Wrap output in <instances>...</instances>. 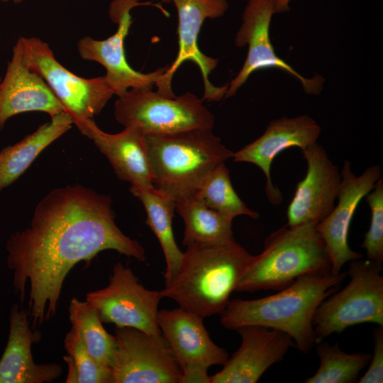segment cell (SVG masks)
<instances>
[{
	"mask_svg": "<svg viewBox=\"0 0 383 383\" xmlns=\"http://www.w3.org/2000/svg\"><path fill=\"white\" fill-rule=\"evenodd\" d=\"M115 218L110 196L79 184L67 186L43 197L29 226L10 235L7 267L21 302L29 284L33 328L55 316L64 281L79 262L106 250L145 260L143 247L120 230Z\"/></svg>",
	"mask_w": 383,
	"mask_h": 383,
	"instance_id": "6da1fadb",
	"label": "cell"
},
{
	"mask_svg": "<svg viewBox=\"0 0 383 383\" xmlns=\"http://www.w3.org/2000/svg\"><path fill=\"white\" fill-rule=\"evenodd\" d=\"M346 274L313 272L299 276L277 294L252 300H230L221 313V323L234 331L245 326L282 331L291 336L300 352L309 353L316 341L312 323L316 310L337 291Z\"/></svg>",
	"mask_w": 383,
	"mask_h": 383,
	"instance_id": "7a4b0ae2",
	"label": "cell"
},
{
	"mask_svg": "<svg viewBox=\"0 0 383 383\" xmlns=\"http://www.w3.org/2000/svg\"><path fill=\"white\" fill-rule=\"evenodd\" d=\"M253 257L235 240L189 245L176 274L160 294L203 318L221 314Z\"/></svg>",
	"mask_w": 383,
	"mask_h": 383,
	"instance_id": "3957f363",
	"label": "cell"
},
{
	"mask_svg": "<svg viewBox=\"0 0 383 383\" xmlns=\"http://www.w3.org/2000/svg\"><path fill=\"white\" fill-rule=\"evenodd\" d=\"M145 143L154 189L175 204L193 199L211 172L234 153L213 128L148 134Z\"/></svg>",
	"mask_w": 383,
	"mask_h": 383,
	"instance_id": "277c9868",
	"label": "cell"
},
{
	"mask_svg": "<svg viewBox=\"0 0 383 383\" xmlns=\"http://www.w3.org/2000/svg\"><path fill=\"white\" fill-rule=\"evenodd\" d=\"M316 226L287 225L272 232L265 240L262 252L254 256L235 291L280 290L299 276L331 270V260Z\"/></svg>",
	"mask_w": 383,
	"mask_h": 383,
	"instance_id": "5b68a950",
	"label": "cell"
},
{
	"mask_svg": "<svg viewBox=\"0 0 383 383\" xmlns=\"http://www.w3.org/2000/svg\"><path fill=\"white\" fill-rule=\"evenodd\" d=\"M361 259L350 261L347 286L325 299L316 310L312 321L316 344L355 325L383 326L382 266Z\"/></svg>",
	"mask_w": 383,
	"mask_h": 383,
	"instance_id": "8992f818",
	"label": "cell"
},
{
	"mask_svg": "<svg viewBox=\"0 0 383 383\" xmlns=\"http://www.w3.org/2000/svg\"><path fill=\"white\" fill-rule=\"evenodd\" d=\"M203 102L189 92L167 98L151 89L132 88L116 101L114 115L124 127H137L145 135L213 128L215 117Z\"/></svg>",
	"mask_w": 383,
	"mask_h": 383,
	"instance_id": "52a82bcc",
	"label": "cell"
},
{
	"mask_svg": "<svg viewBox=\"0 0 383 383\" xmlns=\"http://www.w3.org/2000/svg\"><path fill=\"white\" fill-rule=\"evenodd\" d=\"M29 67L47 83L77 128L99 114L114 95L105 75L83 78L65 68L49 45L35 37H19Z\"/></svg>",
	"mask_w": 383,
	"mask_h": 383,
	"instance_id": "ba28073f",
	"label": "cell"
},
{
	"mask_svg": "<svg viewBox=\"0 0 383 383\" xmlns=\"http://www.w3.org/2000/svg\"><path fill=\"white\" fill-rule=\"evenodd\" d=\"M114 335L111 383H182V369L162 333L121 327Z\"/></svg>",
	"mask_w": 383,
	"mask_h": 383,
	"instance_id": "9c48e42d",
	"label": "cell"
},
{
	"mask_svg": "<svg viewBox=\"0 0 383 383\" xmlns=\"http://www.w3.org/2000/svg\"><path fill=\"white\" fill-rule=\"evenodd\" d=\"M160 291L145 288L131 268L117 262L109 284L86 294V301L99 313L103 323L116 328L132 327L160 334L157 323Z\"/></svg>",
	"mask_w": 383,
	"mask_h": 383,
	"instance_id": "30bf717a",
	"label": "cell"
},
{
	"mask_svg": "<svg viewBox=\"0 0 383 383\" xmlns=\"http://www.w3.org/2000/svg\"><path fill=\"white\" fill-rule=\"evenodd\" d=\"M203 319L179 306L157 312L158 327L182 369V383H210L209 367L223 365L229 357L211 339Z\"/></svg>",
	"mask_w": 383,
	"mask_h": 383,
	"instance_id": "8fae6325",
	"label": "cell"
},
{
	"mask_svg": "<svg viewBox=\"0 0 383 383\" xmlns=\"http://www.w3.org/2000/svg\"><path fill=\"white\" fill-rule=\"evenodd\" d=\"M176 7L178 16L179 50L174 61L163 74L157 85V93L167 98H174L172 79L181 65L192 61L199 67L204 81V92L202 99L218 101L226 94L228 84L216 87L209 80L210 73L216 67L218 60L204 55L198 47V35L206 18L213 19L222 16L228 9L227 0H171Z\"/></svg>",
	"mask_w": 383,
	"mask_h": 383,
	"instance_id": "7c38bea8",
	"label": "cell"
},
{
	"mask_svg": "<svg viewBox=\"0 0 383 383\" xmlns=\"http://www.w3.org/2000/svg\"><path fill=\"white\" fill-rule=\"evenodd\" d=\"M274 13L273 0H248L235 40L238 47L248 45V55L241 70L228 85L226 98L233 96L253 72L267 68H278L290 74L301 82L308 94H318L322 89L323 77H304L274 52L270 38Z\"/></svg>",
	"mask_w": 383,
	"mask_h": 383,
	"instance_id": "4fadbf2b",
	"label": "cell"
},
{
	"mask_svg": "<svg viewBox=\"0 0 383 383\" xmlns=\"http://www.w3.org/2000/svg\"><path fill=\"white\" fill-rule=\"evenodd\" d=\"M381 167L376 165L356 176L351 170L350 162H344L337 196L338 202L330 214L316 226L324 240L333 274H340L346 262L362 257L361 253L349 247V229L360 202L381 178Z\"/></svg>",
	"mask_w": 383,
	"mask_h": 383,
	"instance_id": "5bb4252c",
	"label": "cell"
},
{
	"mask_svg": "<svg viewBox=\"0 0 383 383\" xmlns=\"http://www.w3.org/2000/svg\"><path fill=\"white\" fill-rule=\"evenodd\" d=\"M307 164L287 208V226L317 225L335 207L342 176L324 148L316 143L301 150Z\"/></svg>",
	"mask_w": 383,
	"mask_h": 383,
	"instance_id": "9a60e30c",
	"label": "cell"
},
{
	"mask_svg": "<svg viewBox=\"0 0 383 383\" xmlns=\"http://www.w3.org/2000/svg\"><path fill=\"white\" fill-rule=\"evenodd\" d=\"M235 331L241 337L240 346L221 371L210 376V383H255L295 347L291 336L279 330L245 326Z\"/></svg>",
	"mask_w": 383,
	"mask_h": 383,
	"instance_id": "2e32d148",
	"label": "cell"
},
{
	"mask_svg": "<svg viewBox=\"0 0 383 383\" xmlns=\"http://www.w3.org/2000/svg\"><path fill=\"white\" fill-rule=\"evenodd\" d=\"M320 133L321 127L309 116L282 117L270 122L260 138L234 152L232 158L235 162L257 165L266 177L265 192L270 202L279 204L282 195L270 175L273 160L288 148L297 147L302 150L317 143Z\"/></svg>",
	"mask_w": 383,
	"mask_h": 383,
	"instance_id": "e0dca14e",
	"label": "cell"
},
{
	"mask_svg": "<svg viewBox=\"0 0 383 383\" xmlns=\"http://www.w3.org/2000/svg\"><path fill=\"white\" fill-rule=\"evenodd\" d=\"M30 111L45 112L51 118L65 110L45 81L29 67L18 39L0 82V131L11 117Z\"/></svg>",
	"mask_w": 383,
	"mask_h": 383,
	"instance_id": "ac0fdd59",
	"label": "cell"
},
{
	"mask_svg": "<svg viewBox=\"0 0 383 383\" xmlns=\"http://www.w3.org/2000/svg\"><path fill=\"white\" fill-rule=\"evenodd\" d=\"M130 12H126L118 22L116 32L105 40H95L89 36L82 38L77 43L80 57L88 61L101 64L106 70L105 77L114 95L124 94L128 89H151L157 85L169 65L150 73L133 70L127 62L124 40L132 23Z\"/></svg>",
	"mask_w": 383,
	"mask_h": 383,
	"instance_id": "d6986e66",
	"label": "cell"
},
{
	"mask_svg": "<svg viewBox=\"0 0 383 383\" xmlns=\"http://www.w3.org/2000/svg\"><path fill=\"white\" fill-rule=\"evenodd\" d=\"M41 333L31 328L28 311L14 304L9 314V333L0 359V383H49L59 378L62 367L57 363L37 364L32 345Z\"/></svg>",
	"mask_w": 383,
	"mask_h": 383,
	"instance_id": "ffe728a7",
	"label": "cell"
},
{
	"mask_svg": "<svg viewBox=\"0 0 383 383\" xmlns=\"http://www.w3.org/2000/svg\"><path fill=\"white\" fill-rule=\"evenodd\" d=\"M78 129L83 135L93 140L121 180L129 182L131 186L154 189L145 134L142 131L135 126H127L120 133L111 134L100 129L93 119H88Z\"/></svg>",
	"mask_w": 383,
	"mask_h": 383,
	"instance_id": "44dd1931",
	"label": "cell"
},
{
	"mask_svg": "<svg viewBox=\"0 0 383 383\" xmlns=\"http://www.w3.org/2000/svg\"><path fill=\"white\" fill-rule=\"evenodd\" d=\"M72 124L67 113H59L19 142L4 148L0 152V192L20 177L38 155Z\"/></svg>",
	"mask_w": 383,
	"mask_h": 383,
	"instance_id": "7402d4cb",
	"label": "cell"
},
{
	"mask_svg": "<svg viewBox=\"0 0 383 383\" xmlns=\"http://www.w3.org/2000/svg\"><path fill=\"white\" fill-rule=\"evenodd\" d=\"M130 192L143 204L147 214L145 223L155 233L161 245L166 262L165 283L167 284L176 274L183 257L172 230L176 204L155 189L131 186Z\"/></svg>",
	"mask_w": 383,
	"mask_h": 383,
	"instance_id": "603a6c76",
	"label": "cell"
},
{
	"mask_svg": "<svg viewBox=\"0 0 383 383\" xmlns=\"http://www.w3.org/2000/svg\"><path fill=\"white\" fill-rule=\"evenodd\" d=\"M184 223L182 245L217 244L234 240L232 221L193 198L176 204Z\"/></svg>",
	"mask_w": 383,
	"mask_h": 383,
	"instance_id": "cb8c5ba5",
	"label": "cell"
},
{
	"mask_svg": "<svg viewBox=\"0 0 383 383\" xmlns=\"http://www.w3.org/2000/svg\"><path fill=\"white\" fill-rule=\"evenodd\" d=\"M69 318L72 327L78 331L91 357L109 368L116 348V337L105 330L96 309L86 300L82 301L74 297L70 303Z\"/></svg>",
	"mask_w": 383,
	"mask_h": 383,
	"instance_id": "d4e9b609",
	"label": "cell"
},
{
	"mask_svg": "<svg viewBox=\"0 0 383 383\" xmlns=\"http://www.w3.org/2000/svg\"><path fill=\"white\" fill-rule=\"evenodd\" d=\"M320 366L316 372L304 381L306 383H353L360 371L369 363L367 353H346L337 343L330 345L323 340L316 343Z\"/></svg>",
	"mask_w": 383,
	"mask_h": 383,
	"instance_id": "484cf974",
	"label": "cell"
},
{
	"mask_svg": "<svg viewBox=\"0 0 383 383\" xmlns=\"http://www.w3.org/2000/svg\"><path fill=\"white\" fill-rule=\"evenodd\" d=\"M194 198L231 221L241 215L254 219L260 216L257 212L249 209L236 194L225 162L220 163L211 172Z\"/></svg>",
	"mask_w": 383,
	"mask_h": 383,
	"instance_id": "4316f807",
	"label": "cell"
},
{
	"mask_svg": "<svg viewBox=\"0 0 383 383\" xmlns=\"http://www.w3.org/2000/svg\"><path fill=\"white\" fill-rule=\"evenodd\" d=\"M64 346L67 355L66 383H111V372L96 362L87 350L78 331L72 327L66 334Z\"/></svg>",
	"mask_w": 383,
	"mask_h": 383,
	"instance_id": "83f0119b",
	"label": "cell"
},
{
	"mask_svg": "<svg viewBox=\"0 0 383 383\" xmlns=\"http://www.w3.org/2000/svg\"><path fill=\"white\" fill-rule=\"evenodd\" d=\"M371 210L369 229L362 246L367 259L381 264L383 262V179H379L373 189L365 196Z\"/></svg>",
	"mask_w": 383,
	"mask_h": 383,
	"instance_id": "f1b7e54d",
	"label": "cell"
},
{
	"mask_svg": "<svg viewBox=\"0 0 383 383\" xmlns=\"http://www.w3.org/2000/svg\"><path fill=\"white\" fill-rule=\"evenodd\" d=\"M374 352L370 366L359 383L383 382V326H378L373 331Z\"/></svg>",
	"mask_w": 383,
	"mask_h": 383,
	"instance_id": "f546056e",
	"label": "cell"
},
{
	"mask_svg": "<svg viewBox=\"0 0 383 383\" xmlns=\"http://www.w3.org/2000/svg\"><path fill=\"white\" fill-rule=\"evenodd\" d=\"M291 0H273L274 13H283L289 10V4Z\"/></svg>",
	"mask_w": 383,
	"mask_h": 383,
	"instance_id": "4dcf8cb0",
	"label": "cell"
},
{
	"mask_svg": "<svg viewBox=\"0 0 383 383\" xmlns=\"http://www.w3.org/2000/svg\"><path fill=\"white\" fill-rule=\"evenodd\" d=\"M1 1H12L14 3H21V1H23V0H0Z\"/></svg>",
	"mask_w": 383,
	"mask_h": 383,
	"instance_id": "1f68e13d",
	"label": "cell"
}]
</instances>
